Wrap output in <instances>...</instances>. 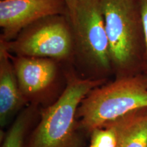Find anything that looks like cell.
Segmentation results:
<instances>
[{
    "label": "cell",
    "mask_w": 147,
    "mask_h": 147,
    "mask_svg": "<svg viewBox=\"0 0 147 147\" xmlns=\"http://www.w3.org/2000/svg\"><path fill=\"white\" fill-rule=\"evenodd\" d=\"M143 108H147L146 75L116 78L93 89L82 100L77 113L79 128L91 133Z\"/></svg>",
    "instance_id": "3957f363"
},
{
    "label": "cell",
    "mask_w": 147,
    "mask_h": 147,
    "mask_svg": "<svg viewBox=\"0 0 147 147\" xmlns=\"http://www.w3.org/2000/svg\"><path fill=\"white\" fill-rule=\"evenodd\" d=\"M109 124L115 129L117 147H147V108L132 111Z\"/></svg>",
    "instance_id": "9c48e42d"
},
{
    "label": "cell",
    "mask_w": 147,
    "mask_h": 147,
    "mask_svg": "<svg viewBox=\"0 0 147 147\" xmlns=\"http://www.w3.org/2000/svg\"><path fill=\"white\" fill-rule=\"evenodd\" d=\"M56 14L68 15L65 0H1L0 40L12 41L27 27Z\"/></svg>",
    "instance_id": "8992f818"
},
{
    "label": "cell",
    "mask_w": 147,
    "mask_h": 147,
    "mask_svg": "<svg viewBox=\"0 0 147 147\" xmlns=\"http://www.w3.org/2000/svg\"><path fill=\"white\" fill-rule=\"evenodd\" d=\"M18 85L25 98L47 92L55 83L59 72L57 61L49 58L12 56Z\"/></svg>",
    "instance_id": "52a82bcc"
},
{
    "label": "cell",
    "mask_w": 147,
    "mask_h": 147,
    "mask_svg": "<svg viewBox=\"0 0 147 147\" xmlns=\"http://www.w3.org/2000/svg\"><path fill=\"white\" fill-rule=\"evenodd\" d=\"M141 13H142L143 27L145 38V59L143 74L147 76V0H140Z\"/></svg>",
    "instance_id": "7c38bea8"
},
{
    "label": "cell",
    "mask_w": 147,
    "mask_h": 147,
    "mask_svg": "<svg viewBox=\"0 0 147 147\" xmlns=\"http://www.w3.org/2000/svg\"><path fill=\"white\" fill-rule=\"evenodd\" d=\"M65 1L66 3H67V8H68V15H69V14L72 12L74 8L77 0H65ZM68 15H67V16H68Z\"/></svg>",
    "instance_id": "4fadbf2b"
},
{
    "label": "cell",
    "mask_w": 147,
    "mask_h": 147,
    "mask_svg": "<svg viewBox=\"0 0 147 147\" xmlns=\"http://www.w3.org/2000/svg\"><path fill=\"white\" fill-rule=\"evenodd\" d=\"M116 78L143 74L145 38L140 0H100Z\"/></svg>",
    "instance_id": "6da1fadb"
},
{
    "label": "cell",
    "mask_w": 147,
    "mask_h": 147,
    "mask_svg": "<svg viewBox=\"0 0 147 147\" xmlns=\"http://www.w3.org/2000/svg\"><path fill=\"white\" fill-rule=\"evenodd\" d=\"M27 102L22 93L12 59L6 47L0 42V122L5 126L9 119Z\"/></svg>",
    "instance_id": "ba28073f"
},
{
    "label": "cell",
    "mask_w": 147,
    "mask_h": 147,
    "mask_svg": "<svg viewBox=\"0 0 147 147\" xmlns=\"http://www.w3.org/2000/svg\"><path fill=\"white\" fill-rule=\"evenodd\" d=\"M10 53L16 56L49 58L61 61L74 57V41L69 17L47 16L22 30L10 42L0 40Z\"/></svg>",
    "instance_id": "277c9868"
},
{
    "label": "cell",
    "mask_w": 147,
    "mask_h": 147,
    "mask_svg": "<svg viewBox=\"0 0 147 147\" xmlns=\"http://www.w3.org/2000/svg\"><path fill=\"white\" fill-rule=\"evenodd\" d=\"M74 41V57L99 73L112 70L109 43L100 0H77L68 15Z\"/></svg>",
    "instance_id": "5b68a950"
},
{
    "label": "cell",
    "mask_w": 147,
    "mask_h": 147,
    "mask_svg": "<svg viewBox=\"0 0 147 147\" xmlns=\"http://www.w3.org/2000/svg\"><path fill=\"white\" fill-rule=\"evenodd\" d=\"M89 147H95V146H93V145H91H91H90V146H89Z\"/></svg>",
    "instance_id": "5bb4252c"
},
{
    "label": "cell",
    "mask_w": 147,
    "mask_h": 147,
    "mask_svg": "<svg viewBox=\"0 0 147 147\" xmlns=\"http://www.w3.org/2000/svg\"><path fill=\"white\" fill-rule=\"evenodd\" d=\"M66 85L57 100L42 112L27 147H77V113L82 100L92 90L102 85L105 78L66 75Z\"/></svg>",
    "instance_id": "7a4b0ae2"
},
{
    "label": "cell",
    "mask_w": 147,
    "mask_h": 147,
    "mask_svg": "<svg viewBox=\"0 0 147 147\" xmlns=\"http://www.w3.org/2000/svg\"><path fill=\"white\" fill-rule=\"evenodd\" d=\"M91 144L95 147H117V136L115 129L111 124L91 132Z\"/></svg>",
    "instance_id": "8fae6325"
},
{
    "label": "cell",
    "mask_w": 147,
    "mask_h": 147,
    "mask_svg": "<svg viewBox=\"0 0 147 147\" xmlns=\"http://www.w3.org/2000/svg\"><path fill=\"white\" fill-rule=\"evenodd\" d=\"M31 116V110H26L18 116L5 136L1 147H23Z\"/></svg>",
    "instance_id": "30bf717a"
}]
</instances>
